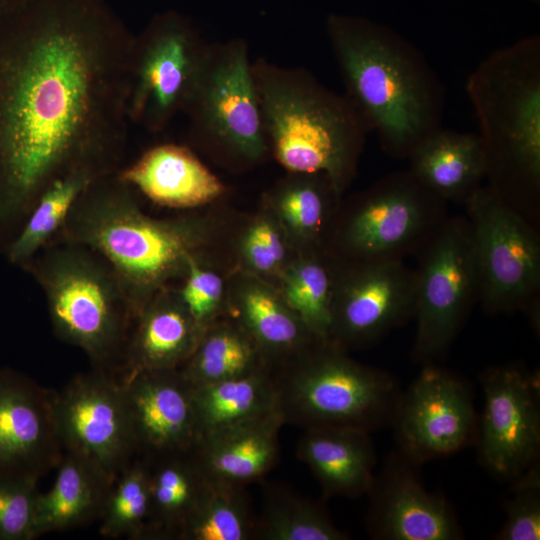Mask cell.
I'll use <instances>...</instances> for the list:
<instances>
[{"label":"cell","instance_id":"12","mask_svg":"<svg viewBox=\"0 0 540 540\" xmlns=\"http://www.w3.org/2000/svg\"><path fill=\"white\" fill-rule=\"evenodd\" d=\"M446 202L410 170L391 173L368 189L341 231L359 262L403 260L420 253L447 218Z\"/></svg>","mask_w":540,"mask_h":540},{"label":"cell","instance_id":"39","mask_svg":"<svg viewBox=\"0 0 540 540\" xmlns=\"http://www.w3.org/2000/svg\"><path fill=\"white\" fill-rule=\"evenodd\" d=\"M243 253L254 270L270 273L282 264L285 249L275 227L266 220H260L248 229L243 241Z\"/></svg>","mask_w":540,"mask_h":540},{"label":"cell","instance_id":"37","mask_svg":"<svg viewBox=\"0 0 540 540\" xmlns=\"http://www.w3.org/2000/svg\"><path fill=\"white\" fill-rule=\"evenodd\" d=\"M38 480L0 477V540H32L36 535Z\"/></svg>","mask_w":540,"mask_h":540},{"label":"cell","instance_id":"29","mask_svg":"<svg viewBox=\"0 0 540 540\" xmlns=\"http://www.w3.org/2000/svg\"><path fill=\"white\" fill-rule=\"evenodd\" d=\"M238 324L264 356L298 355L324 341L317 338L269 289L253 285L243 291L236 306Z\"/></svg>","mask_w":540,"mask_h":540},{"label":"cell","instance_id":"21","mask_svg":"<svg viewBox=\"0 0 540 540\" xmlns=\"http://www.w3.org/2000/svg\"><path fill=\"white\" fill-rule=\"evenodd\" d=\"M202 331L177 291L160 290L134 317L116 377L178 370L193 352Z\"/></svg>","mask_w":540,"mask_h":540},{"label":"cell","instance_id":"5","mask_svg":"<svg viewBox=\"0 0 540 540\" xmlns=\"http://www.w3.org/2000/svg\"><path fill=\"white\" fill-rule=\"evenodd\" d=\"M490 186L518 210L540 191V38L491 52L466 82Z\"/></svg>","mask_w":540,"mask_h":540},{"label":"cell","instance_id":"6","mask_svg":"<svg viewBox=\"0 0 540 540\" xmlns=\"http://www.w3.org/2000/svg\"><path fill=\"white\" fill-rule=\"evenodd\" d=\"M21 269L43 291L57 337L81 349L92 368L116 376L135 313L106 259L54 238Z\"/></svg>","mask_w":540,"mask_h":540},{"label":"cell","instance_id":"34","mask_svg":"<svg viewBox=\"0 0 540 540\" xmlns=\"http://www.w3.org/2000/svg\"><path fill=\"white\" fill-rule=\"evenodd\" d=\"M336 285L329 267L316 258L296 263L289 269L283 282L282 298L285 303L324 342H329L331 306Z\"/></svg>","mask_w":540,"mask_h":540},{"label":"cell","instance_id":"23","mask_svg":"<svg viewBox=\"0 0 540 540\" xmlns=\"http://www.w3.org/2000/svg\"><path fill=\"white\" fill-rule=\"evenodd\" d=\"M297 457L309 467L326 498L367 494L377 462L370 432L350 428L306 429Z\"/></svg>","mask_w":540,"mask_h":540},{"label":"cell","instance_id":"26","mask_svg":"<svg viewBox=\"0 0 540 540\" xmlns=\"http://www.w3.org/2000/svg\"><path fill=\"white\" fill-rule=\"evenodd\" d=\"M146 459L152 540H179L206 487L207 478L192 450Z\"/></svg>","mask_w":540,"mask_h":540},{"label":"cell","instance_id":"30","mask_svg":"<svg viewBox=\"0 0 540 540\" xmlns=\"http://www.w3.org/2000/svg\"><path fill=\"white\" fill-rule=\"evenodd\" d=\"M326 509L280 484H267L255 518L257 540H346Z\"/></svg>","mask_w":540,"mask_h":540},{"label":"cell","instance_id":"28","mask_svg":"<svg viewBox=\"0 0 540 540\" xmlns=\"http://www.w3.org/2000/svg\"><path fill=\"white\" fill-rule=\"evenodd\" d=\"M198 438L208 432L276 409L270 369L193 386ZM198 440V439H197Z\"/></svg>","mask_w":540,"mask_h":540},{"label":"cell","instance_id":"3","mask_svg":"<svg viewBox=\"0 0 540 540\" xmlns=\"http://www.w3.org/2000/svg\"><path fill=\"white\" fill-rule=\"evenodd\" d=\"M135 192L116 173L92 182L55 238L85 245L104 257L136 316L171 280L185 276L203 236L194 220L148 216Z\"/></svg>","mask_w":540,"mask_h":540},{"label":"cell","instance_id":"22","mask_svg":"<svg viewBox=\"0 0 540 540\" xmlns=\"http://www.w3.org/2000/svg\"><path fill=\"white\" fill-rule=\"evenodd\" d=\"M116 176L163 207L194 208L220 197L225 187L187 147L159 144L136 161L122 166Z\"/></svg>","mask_w":540,"mask_h":540},{"label":"cell","instance_id":"13","mask_svg":"<svg viewBox=\"0 0 540 540\" xmlns=\"http://www.w3.org/2000/svg\"><path fill=\"white\" fill-rule=\"evenodd\" d=\"M390 424L398 451L420 465L475 442L478 416L464 380L429 363L401 391Z\"/></svg>","mask_w":540,"mask_h":540},{"label":"cell","instance_id":"2","mask_svg":"<svg viewBox=\"0 0 540 540\" xmlns=\"http://www.w3.org/2000/svg\"><path fill=\"white\" fill-rule=\"evenodd\" d=\"M326 32L345 95L390 157L408 158L442 127L444 87L421 51L393 29L331 14Z\"/></svg>","mask_w":540,"mask_h":540},{"label":"cell","instance_id":"10","mask_svg":"<svg viewBox=\"0 0 540 540\" xmlns=\"http://www.w3.org/2000/svg\"><path fill=\"white\" fill-rule=\"evenodd\" d=\"M251 66L244 39L210 44L184 111L196 139L249 163L269 150Z\"/></svg>","mask_w":540,"mask_h":540},{"label":"cell","instance_id":"11","mask_svg":"<svg viewBox=\"0 0 540 540\" xmlns=\"http://www.w3.org/2000/svg\"><path fill=\"white\" fill-rule=\"evenodd\" d=\"M420 254L415 271L414 359L424 364L447 351L473 302L478 280L466 217L446 218Z\"/></svg>","mask_w":540,"mask_h":540},{"label":"cell","instance_id":"20","mask_svg":"<svg viewBox=\"0 0 540 540\" xmlns=\"http://www.w3.org/2000/svg\"><path fill=\"white\" fill-rule=\"evenodd\" d=\"M283 425L274 409L200 436L192 451L208 480L246 487L277 464Z\"/></svg>","mask_w":540,"mask_h":540},{"label":"cell","instance_id":"24","mask_svg":"<svg viewBox=\"0 0 540 540\" xmlns=\"http://www.w3.org/2000/svg\"><path fill=\"white\" fill-rule=\"evenodd\" d=\"M408 159L410 172L445 202L465 203L486 177L485 152L475 133L440 127Z\"/></svg>","mask_w":540,"mask_h":540},{"label":"cell","instance_id":"31","mask_svg":"<svg viewBox=\"0 0 540 540\" xmlns=\"http://www.w3.org/2000/svg\"><path fill=\"white\" fill-rule=\"evenodd\" d=\"M255 518L245 487L207 479L179 540L254 539Z\"/></svg>","mask_w":540,"mask_h":540},{"label":"cell","instance_id":"1","mask_svg":"<svg viewBox=\"0 0 540 540\" xmlns=\"http://www.w3.org/2000/svg\"><path fill=\"white\" fill-rule=\"evenodd\" d=\"M134 36L107 0H31L0 18V255L54 183L123 166Z\"/></svg>","mask_w":540,"mask_h":540},{"label":"cell","instance_id":"7","mask_svg":"<svg viewBox=\"0 0 540 540\" xmlns=\"http://www.w3.org/2000/svg\"><path fill=\"white\" fill-rule=\"evenodd\" d=\"M294 360L272 373L276 410L284 425L372 432L391 423L401 390L388 372L348 358L331 342Z\"/></svg>","mask_w":540,"mask_h":540},{"label":"cell","instance_id":"36","mask_svg":"<svg viewBox=\"0 0 540 540\" xmlns=\"http://www.w3.org/2000/svg\"><path fill=\"white\" fill-rule=\"evenodd\" d=\"M510 496L504 502L506 521L495 534L499 540L540 539V468L531 466L511 481Z\"/></svg>","mask_w":540,"mask_h":540},{"label":"cell","instance_id":"18","mask_svg":"<svg viewBox=\"0 0 540 540\" xmlns=\"http://www.w3.org/2000/svg\"><path fill=\"white\" fill-rule=\"evenodd\" d=\"M398 450L390 455L367 492V530L379 540H457L463 538L448 501L428 492L417 467Z\"/></svg>","mask_w":540,"mask_h":540},{"label":"cell","instance_id":"4","mask_svg":"<svg viewBox=\"0 0 540 540\" xmlns=\"http://www.w3.org/2000/svg\"><path fill=\"white\" fill-rule=\"evenodd\" d=\"M268 148L291 173L326 174L341 192L352 179L370 129L344 94L304 68L252 62Z\"/></svg>","mask_w":540,"mask_h":540},{"label":"cell","instance_id":"32","mask_svg":"<svg viewBox=\"0 0 540 540\" xmlns=\"http://www.w3.org/2000/svg\"><path fill=\"white\" fill-rule=\"evenodd\" d=\"M106 538L152 540L148 460L137 455L113 480L102 516Z\"/></svg>","mask_w":540,"mask_h":540},{"label":"cell","instance_id":"8","mask_svg":"<svg viewBox=\"0 0 540 540\" xmlns=\"http://www.w3.org/2000/svg\"><path fill=\"white\" fill-rule=\"evenodd\" d=\"M464 204L477 271V300L490 314L530 310L540 288L536 231L490 186H481Z\"/></svg>","mask_w":540,"mask_h":540},{"label":"cell","instance_id":"14","mask_svg":"<svg viewBox=\"0 0 540 540\" xmlns=\"http://www.w3.org/2000/svg\"><path fill=\"white\" fill-rule=\"evenodd\" d=\"M64 452L84 457L116 477L137 456L125 396L112 373L92 368L55 391Z\"/></svg>","mask_w":540,"mask_h":540},{"label":"cell","instance_id":"9","mask_svg":"<svg viewBox=\"0 0 540 540\" xmlns=\"http://www.w3.org/2000/svg\"><path fill=\"white\" fill-rule=\"evenodd\" d=\"M207 44L183 14H155L134 36L128 116L152 133L162 131L184 112L207 57Z\"/></svg>","mask_w":540,"mask_h":540},{"label":"cell","instance_id":"33","mask_svg":"<svg viewBox=\"0 0 540 540\" xmlns=\"http://www.w3.org/2000/svg\"><path fill=\"white\" fill-rule=\"evenodd\" d=\"M94 181L88 175L75 174L54 183L40 197L5 254L8 262L22 268L50 243L61 230L76 200Z\"/></svg>","mask_w":540,"mask_h":540},{"label":"cell","instance_id":"40","mask_svg":"<svg viewBox=\"0 0 540 540\" xmlns=\"http://www.w3.org/2000/svg\"><path fill=\"white\" fill-rule=\"evenodd\" d=\"M31 0H0V18Z\"/></svg>","mask_w":540,"mask_h":540},{"label":"cell","instance_id":"38","mask_svg":"<svg viewBox=\"0 0 540 540\" xmlns=\"http://www.w3.org/2000/svg\"><path fill=\"white\" fill-rule=\"evenodd\" d=\"M183 278V286L177 291L179 297L194 320L204 328L218 313L223 281L215 272L203 268L197 259L191 261Z\"/></svg>","mask_w":540,"mask_h":540},{"label":"cell","instance_id":"15","mask_svg":"<svg viewBox=\"0 0 540 540\" xmlns=\"http://www.w3.org/2000/svg\"><path fill=\"white\" fill-rule=\"evenodd\" d=\"M484 405L477 444L482 465L510 482L539 463L538 377L517 366H496L480 376Z\"/></svg>","mask_w":540,"mask_h":540},{"label":"cell","instance_id":"27","mask_svg":"<svg viewBox=\"0 0 540 540\" xmlns=\"http://www.w3.org/2000/svg\"><path fill=\"white\" fill-rule=\"evenodd\" d=\"M265 369H270L268 360L238 323L213 321L178 370L192 386H200Z\"/></svg>","mask_w":540,"mask_h":540},{"label":"cell","instance_id":"17","mask_svg":"<svg viewBox=\"0 0 540 540\" xmlns=\"http://www.w3.org/2000/svg\"><path fill=\"white\" fill-rule=\"evenodd\" d=\"M55 391L0 367V477L39 480L59 464Z\"/></svg>","mask_w":540,"mask_h":540},{"label":"cell","instance_id":"41","mask_svg":"<svg viewBox=\"0 0 540 540\" xmlns=\"http://www.w3.org/2000/svg\"><path fill=\"white\" fill-rule=\"evenodd\" d=\"M533 1H535V2H539V0H533Z\"/></svg>","mask_w":540,"mask_h":540},{"label":"cell","instance_id":"16","mask_svg":"<svg viewBox=\"0 0 540 540\" xmlns=\"http://www.w3.org/2000/svg\"><path fill=\"white\" fill-rule=\"evenodd\" d=\"M415 271L403 260L359 262L337 283L329 342L364 345L413 318Z\"/></svg>","mask_w":540,"mask_h":540},{"label":"cell","instance_id":"35","mask_svg":"<svg viewBox=\"0 0 540 540\" xmlns=\"http://www.w3.org/2000/svg\"><path fill=\"white\" fill-rule=\"evenodd\" d=\"M275 195V204L285 223L297 234L312 239L328 217L331 198L340 192L323 173H295Z\"/></svg>","mask_w":540,"mask_h":540},{"label":"cell","instance_id":"19","mask_svg":"<svg viewBox=\"0 0 540 540\" xmlns=\"http://www.w3.org/2000/svg\"><path fill=\"white\" fill-rule=\"evenodd\" d=\"M137 455L192 450L197 439L193 386L179 370L142 371L119 379Z\"/></svg>","mask_w":540,"mask_h":540},{"label":"cell","instance_id":"25","mask_svg":"<svg viewBox=\"0 0 540 540\" xmlns=\"http://www.w3.org/2000/svg\"><path fill=\"white\" fill-rule=\"evenodd\" d=\"M113 480L92 461L64 452L53 485L38 495L37 537L99 521Z\"/></svg>","mask_w":540,"mask_h":540}]
</instances>
